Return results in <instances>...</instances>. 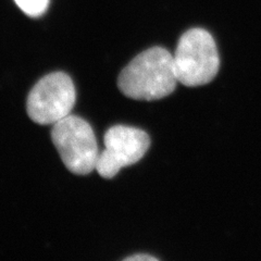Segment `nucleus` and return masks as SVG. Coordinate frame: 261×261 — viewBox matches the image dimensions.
<instances>
[{"label": "nucleus", "mask_w": 261, "mask_h": 261, "mask_svg": "<svg viewBox=\"0 0 261 261\" xmlns=\"http://www.w3.org/2000/svg\"><path fill=\"white\" fill-rule=\"evenodd\" d=\"M178 83L173 56L162 47L143 51L121 71L118 86L135 100H158L174 92Z\"/></svg>", "instance_id": "obj_1"}, {"label": "nucleus", "mask_w": 261, "mask_h": 261, "mask_svg": "<svg viewBox=\"0 0 261 261\" xmlns=\"http://www.w3.org/2000/svg\"><path fill=\"white\" fill-rule=\"evenodd\" d=\"M178 83L195 87L216 77L220 59L214 37L203 29H192L179 38L173 56Z\"/></svg>", "instance_id": "obj_2"}, {"label": "nucleus", "mask_w": 261, "mask_h": 261, "mask_svg": "<svg viewBox=\"0 0 261 261\" xmlns=\"http://www.w3.org/2000/svg\"><path fill=\"white\" fill-rule=\"evenodd\" d=\"M51 140L70 172L86 175L96 169L99 157L96 137L84 119L70 114L53 124Z\"/></svg>", "instance_id": "obj_3"}, {"label": "nucleus", "mask_w": 261, "mask_h": 261, "mask_svg": "<svg viewBox=\"0 0 261 261\" xmlns=\"http://www.w3.org/2000/svg\"><path fill=\"white\" fill-rule=\"evenodd\" d=\"M75 87L63 72H54L40 79L29 94V117L40 125L55 124L70 116L75 103Z\"/></svg>", "instance_id": "obj_4"}, {"label": "nucleus", "mask_w": 261, "mask_h": 261, "mask_svg": "<svg viewBox=\"0 0 261 261\" xmlns=\"http://www.w3.org/2000/svg\"><path fill=\"white\" fill-rule=\"evenodd\" d=\"M105 149L98 157L96 170L105 178H112L122 168L140 161L150 146L149 136L143 129L116 125L103 137Z\"/></svg>", "instance_id": "obj_5"}, {"label": "nucleus", "mask_w": 261, "mask_h": 261, "mask_svg": "<svg viewBox=\"0 0 261 261\" xmlns=\"http://www.w3.org/2000/svg\"><path fill=\"white\" fill-rule=\"evenodd\" d=\"M14 2L24 13L32 18H38L46 12L50 0H14Z\"/></svg>", "instance_id": "obj_6"}, {"label": "nucleus", "mask_w": 261, "mask_h": 261, "mask_svg": "<svg viewBox=\"0 0 261 261\" xmlns=\"http://www.w3.org/2000/svg\"><path fill=\"white\" fill-rule=\"evenodd\" d=\"M125 260H127V261H151V260L156 261L158 259L156 257H153V256L142 254V255H134V256L127 257Z\"/></svg>", "instance_id": "obj_7"}]
</instances>
